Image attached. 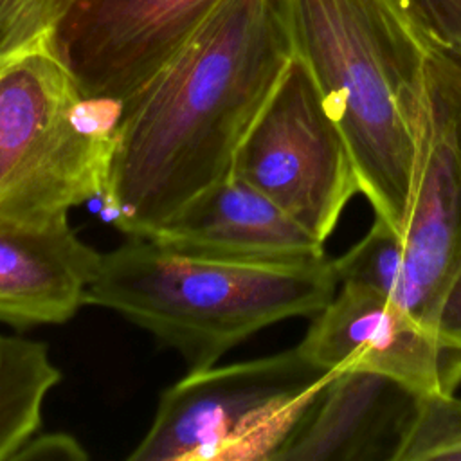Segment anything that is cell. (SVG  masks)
Listing matches in <instances>:
<instances>
[{"label":"cell","mask_w":461,"mask_h":461,"mask_svg":"<svg viewBox=\"0 0 461 461\" xmlns=\"http://www.w3.org/2000/svg\"><path fill=\"white\" fill-rule=\"evenodd\" d=\"M420 393L362 369H339L274 461H396Z\"/></svg>","instance_id":"cell-12"},{"label":"cell","mask_w":461,"mask_h":461,"mask_svg":"<svg viewBox=\"0 0 461 461\" xmlns=\"http://www.w3.org/2000/svg\"><path fill=\"white\" fill-rule=\"evenodd\" d=\"M339 285L349 283L405 308V250L402 234L375 216L366 236L340 258L331 259Z\"/></svg>","instance_id":"cell-14"},{"label":"cell","mask_w":461,"mask_h":461,"mask_svg":"<svg viewBox=\"0 0 461 461\" xmlns=\"http://www.w3.org/2000/svg\"><path fill=\"white\" fill-rule=\"evenodd\" d=\"M436 45L461 63V0H412Z\"/></svg>","instance_id":"cell-17"},{"label":"cell","mask_w":461,"mask_h":461,"mask_svg":"<svg viewBox=\"0 0 461 461\" xmlns=\"http://www.w3.org/2000/svg\"><path fill=\"white\" fill-rule=\"evenodd\" d=\"M331 259L230 261L128 238L101 254L86 304L108 308L176 349L189 371L285 319L315 315L335 295Z\"/></svg>","instance_id":"cell-3"},{"label":"cell","mask_w":461,"mask_h":461,"mask_svg":"<svg viewBox=\"0 0 461 461\" xmlns=\"http://www.w3.org/2000/svg\"><path fill=\"white\" fill-rule=\"evenodd\" d=\"M297 58L353 153L360 193L402 232L425 65L436 45L412 0H276Z\"/></svg>","instance_id":"cell-2"},{"label":"cell","mask_w":461,"mask_h":461,"mask_svg":"<svg viewBox=\"0 0 461 461\" xmlns=\"http://www.w3.org/2000/svg\"><path fill=\"white\" fill-rule=\"evenodd\" d=\"M294 59L276 0H223L182 49L119 104L101 200L146 238L229 176L256 115Z\"/></svg>","instance_id":"cell-1"},{"label":"cell","mask_w":461,"mask_h":461,"mask_svg":"<svg viewBox=\"0 0 461 461\" xmlns=\"http://www.w3.org/2000/svg\"><path fill=\"white\" fill-rule=\"evenodd\" d=\"M119 104L88 101L50 43L0 63V211L104 194Z\"/></svg>","instance_id":"cell-4"},{"label":"cell","mask_w":461,"mask_h":461,"mask_svg":"<svg viewBox=\"0 0 461 461\" xmlns=\"http://www.w3.org/2000/svg\"><path fill=\"white\" fill-rule=\"evenodd\" d=\"M146 240L230 261H312L324 243L261 191L230 173L198 193Z\"/></svg>","instance_id":"cell-11"},{"label":"cell","mask_w":461,"mask_h":461,"mask_svg":"<svg viewBox=\"0 0 461 461\" xmlns=\"http://www.w3.org/2000/svg\"><path fill=\"white\" fill-rule=\"evenodd\" d=\"M434 330L461 344V261L443 290Z\"/></svg>","instance_id":"cell-19"},{"label":"cell","mask_w":461,"mask_h":461,"mask_svg":"<svg viewBox=\"0 0 461 461\" xmlns=\"http://www.w3.org/2000/svg\"><path fill=\"white\" fill-rule=\"evenodd\" d=\"M297 346L326 369L378 373L420 394H454L461 385V344L394 301L349 283L339 285Z\"/></svg>","instance_id":"cell-9"},{"label":"cell","mask_w":461,"mask_h":461,"mask_svg":"<svg viewBox=\"0 0 461 461\" xmlns=\"http://www.w3.org/2000/svg\"><path fill=\"white\" fill-rule=\"evenodd\" d=\"M461 461V400L421 393L396 461Z\"/></svg>","instance_id":"cell-15"},{"label":"cell","mask_w":461,"mask_h":461,"mask_svg":"<svg viewBox=\"0 0 461 461\" xmlns=\"http://www.w3.org/2000/svg\"><path fill=\"white\" fill-rule=\"evenodd\" d=\"M68 4L70 0H0V63L52 43Z\"/></svg>","instance_id":"cell-16"},{"label":"cell","mask_w":461,"mask_h":461,"mask_svg":"<svg viewBox=\"0 0 461 461\" xmlns=\"http://www.w3.org/2000/svg\"><path fill=\"white\" fill-rule=\"evenodd\" d=\"M59 380L43 342L0 335V461L40 432L43 402Z\"/></svg>","instance_id":"cell-13"},{"label":"cell","mask_w":461,"mask_h":461,"mask_svg":"<svg viewBox=\"0 0 461 461\" xmlns=\"http://www.w3.org/2000/svg\"><path fill=\"white\" fill-rule=\"evenodd\" d=\"M337 371L299 346L229 366L193 369L162 391L131 461H274Z\"/></svg>","instance_id":"cell-5"},{"label":"cell","mask_w":461,"mask_h":461,"mask_svg":"<svg viewBox=\"0 0 461 461\" xmlns=\"http://www.w3.org/2000/svg\"><path fill=\"white\" fill-rule=\"evenodd\" d=\"M402 241L405 310L434 330L443 290L461 261V63L441 49L425 65Z\"/></svg>","instance_id":"cell-7"},{"label":"cell","mask_w":461,"mask_h":461,"mask_svg":"<svg viewBox=\"0 0 461 461\" xmlns=\"http://www.w3.org/2000/svg\"><path fill=\"white\" fill-rule=\"evenodd\" d=\"M230 173L322 243L360 193L349 144L297 58L241 139Z\"/></svg>","instance_id":"cell-6"},{"label":"cell","mask_w":461,"mask_h":461,"mask_svg":"<svg viewBox=\"0 0 461 461\" xmlns=\"http://www.w3.org/2000/svg\"><path fill=\"white\" fill-rule=\"evenodd\" d=\"M223 0H70L52 49L88 101L139 92Z\"/></svg>","instance_id":"cell-8"},{"label":"cell","mask_w":461,"mask_h":461,"mask_svg":"<svg viewBox=\"0 0 461 461\" xmlns=\"http://www.w3.org/2000/svg\"><path fill=\"white\" fill-rule=\"evenodd\" d=\"M68 211H0V322L16 330L63 324L86 304L101 254Z\"/></svg>","instance_id":"cell-10"},{"label":"cell","mask_w":461,"mask_h":461,"mask_svg":"<svg viewBox=\"0 0 461 461\" xmlns=\"http://www.w3.org/2000/svg\"><path fill=\"white\" fill-rule=\"evenodd\" d=\"M83 445L67 432H36L29 438L11 461H85Z\"/></svg>","instance_id":"cell-18"}]
</instances>
